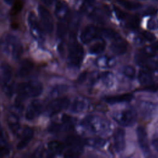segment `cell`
I'll list each match as a JSON object with an SVG mask.
<instances>
[{"mask_svg":"<svg viewBox=\"0 0 158 158\" xmlns=\"http://www.w3.org/2000/svg\"><path fill=\"white\" fill-rule=\"evenodd\" d=\"M151 47L152 48V49H153L156 52V51H158V41L152 44Z\"/></svg>","mask_w":158,"mask_h":158,"instance_id":"cell-53","label":"cell"},{"mask_svg":"<svg viewBox=\"0 0 158 158\" xmlns=\"http://www.w3.org/2000/svg\"><path fill=\"white\" fill-rule=\"evenodd\" d=\"M112 118L119 125L123 127L132 126L136 121V112L133 109H125L114 112Z\"/></svg>","mask_w":158,"mask_h":158,"instance_id":"cell-5","label":"cell"},{"mask_svg":"<svg viewBox=\"0 0 158 158\" xmlns=\"http://www.w3.org/2000/svg\"><path fill=\"white\" fill-rule=\"evenodd\" d=\"M66 143L68 146L71 147H77L81 146L80 143V139L75 136L70 135L67 137L66 138Z\"/></svg>","mask_w":158,"mask_h":158,"instance_id":"cell-36","label":"cell"},{"mask_svg":"<svg viewBox=\"0 0 158 158\" xmlns=\"http://www.w3.org/2000/svg\"><path fill=\"white\" fill-rule=\"evenodd\" d=\"M64 44L63 43H60L58 45V51L60 54V55H61L62 56H63L64 55L65 51H64Z\"/></svg>","mask_w":158,"mask_h":158,"instance_id":"cell-50","label":"cell"},{"mask_svg":"<svg viewBox=\"0 0 158 158\" xmlns=\"http://www.w3.org/2000/svg\"><path fill=\"white\" fill-rule=\"evenodd\" d=\"M140 90L144 91H148V92H156L158 90V85L157 84H152V85L149 84Z\"/></svg>","mask_w":158,"mask_h":158,"instance_id":"cell-45","label":"cell"},{"mask_svg":"<svg viewBox=\"0 0 158 158\" xmlns=\"http://www.w3.org/2000/svg\"><path fill=\"white\" fill-rule=\"evenodd\" d=\"M62 121L63 123L65 125L66 128L71 127L74 123V118L70 115L64 114L62 117Z\"/></svg>","mask_w":158,"mask_h":158,"instance_id":"cell-39","label":"cell"},{"mask_svg":"<svg viewBox=\"0 0 158 158\" xmlns=\"http://www.w3.org/2000/svg\"><path fill=\"white\" fill-rule=\"evenodd\" d=\"M86 107V102L81 99H75L72 104L70 110L73 113H80Z\"/></svg>","mask_w":158,"mask_h":158,"instance_id":"cell-27","label":"cell"},{"mask_svg":"<svg viewBox=\"0 0 158 158\" xmlns=\"http://www.w3.org/2000/svg\"><path fill=\"white\" fill-rule=\"evenodd\" d=\"M147 27L149 30H151L158 29V20L156 18L150 19L147 23Z\"/></svg>","mask_w":158,"mask_h":158,"instance_id":"cell-40","label":"cell"},{"mask_svg":"<svg viewBox=\"0 0 158 158\" xmlns=\"http://www.w3.org/2000/svg\"><path fill=\"white\" fill-rule=\"evenodd\" d=\"M8 148V147H7V140L6 139V136L4 135V131L0 123V148Z\"/></svg>","mask_w":158,"mask_h":158,"instance_id":"cell-41","label":"cell"},{"mask_svg":"<svg viewBox=\"0 0 158 158\" xmlns=\"http://www.w3.org/2000/svg\"><path fill=\"white\" fill-rule=\"evenodd\" d=\"M0 52L18 60L23 53V46L20 39L10 33L4 34L0 38Z\"/></svg>","mask_w":158,"mask_h":158,"instance_id":"cell-1","label":"cell"},{"mask_svg":"<svg viewBox=\"0 0 158 158\" xmlns=\"http://www.w3.org/2000/svg\"><path fill=\"white\" fill-rule=\"evenodd\" d=\"M43 109V104L38 99L32 101L26 109L25 113V118L28 121H31L35 119L40 115Z\"/></svg>","mask_w":158,"mask_h":158,"instance_id":"cell-10","label":"cell"},{"mask_svg":"<svg viewBox=\"0 0 158 158\" xmlns=\"http://www.w3.org/2000/svg\"><path fill=\"white\" fill-rule=\"evenodd\" d=\"M82 152V147L77 146V147H71L69 149L65 151L64 154V157H75L79 156Z\"/></svg>","mask_w":158,"mask_h":158,"instance_id":"cell-30","label":"cell"},{"mask_svg":"<svg viewBox=\"0 0 158 158\" xmlns=\"http://www.w3.org/2000/svg\"><path fill=\"white\" fill-rule=\"evenodd\" d=\"M34 136V131L30 127H26L22 131L20 140L17 144V149L18 150H22L25 149L32 140Z\"/></svg>","mask_w":158,"mask_h":158,"instance_id":"cell-11","label":"cell"},{"mask_svg":"<svg viewBox=\"0 0 158 158\" xmlns=\"http://www.w3.org/2000/svg\"><path fill=\"white\" fill-rule=\"evenodd\" d=\"M114 10L115 14V15L117 17V18L118 20H124L125 19V18L127 17V14L123 12L120 9H119L118 7H116V6H114Z\"/></svg>","mask_w":158,"mask_h":158,"instance_id":"cell-44","label":"cell"},{"mask_svg":"<svg viewBox=\"0 0 158 158\" xmlns=\"http://www.w3.org/2000/svg\"><path fill=\"white\" fill-rule=\"evenodd\" d=\"M151 144L154 147V148L157 151H158V133L155 134L152 136V138L151 140Z\"/></svg>","mask_w":158,"mask_h":158,"instance_id":"cell-47","label":"cell"},{"mask_svg":"<svg viewBox=\"0 0 158 158\" xmlns=\"http://www.w3.org/2000/svg\"><path fill=\"white\" fill-rule=\"evenodd\" d=\"M0 157H1V156H0Z\"/></svg>","mask_w":158,"mask_h":158,"instance_id":"cell-55","label":"cell"},{"mask_svg":"<svg viewBox=\"0 0 158 158\" xmlns=\"http://www.w3.org/2000/svg\"><path fill=\"white\" fill-rule=\"evenodd\" d=\"M116 64L114 57L109 56H101L95 60V64L99 68L108 69L113 67Z\"/></svg>","mask_w":158,"mask_h":158,"instance_id":"cell-19","label":"cell"},{"mask_svg":"<svg viewBox=\"0 0 158 158\" xmlns=\"http://www.w3.org/2000/svg\"><path fill=\"white\" fill-rule=\"evenodd\" d=\"M2 91L5 93V94L8 97H11L14 93L15 91V85L13 81L6 84L5 85L2 86Z\"/></svg>","mask_w":158,"mask_h":158,"instance_id":"cell-35","label":"cell"},{"mask_svg":"<svg viewBox=\"0 0 158 158\" xmlns=\"http://www.w3.org/2000/svg\"><path fill=\"white\" fill-rule=\"evenodd\" d=\"M89 17L96 22H101L104 20V17L103 15V12L101 10V9L97 8L94 9L89 15Z\"/></svg>","mask_w":158,"mask_h":158,"instance_id":"cell-31","label":"cell"},{"mask_svg":"<svg viewBox=\"0 0 158 158\" xmlns=\"http://www.w3.org/2000/svg\"><path fill=\"white\" fill-rule=\"evenodd\" d=\"M142 36H143V38H144L146 41H154L155 39H156V37H155V36L154 35V34L151 33V32L146 31H144L143 32Z\"/></svg>","mask_w":158,"mask_h":158,"instance_id":"cell-46","label":"cell"},{"mask_svg":"<svg viewBox=\"0 0 158 158\" xmlns=\"http://www.w3.org/2000/svg\"><path fill=\"white\" fill-rule=\"evenodd\" d=\"M106 48V43L103 41L97 42L89 48V52L92 54H99L102 52Z\"/></svg>","mask_w":158,"mask_h":158,"instance_id":"cell-28","label":"cell"},{"mask_svg":"<svg viewBox=\"0 0 158 158\" xmlns=\"http://www.w3.org/2000/svg\"><path fill=\"white\" fill-rule=\"evenodd\" d=\"M139 24V19L137 17H131L128 20V22L127 23V27L131 28V29H135L136 28Z\"/></svg>","mask_w":158,"mask_h":158,"instance_id":"cell-38","label":"cell"},{"mask_svg":"<svg viewBox=\"0 0 158 158\" xmlns=\"http://www.w3.org/2000/svg\"><path fill=\"white\" fill-rule=\"evenodd\" d=\"M5 1V2H6L7 4H9V5H11V4H13V3L15 2V0H4Z\"/></svg>","mask_w":158,"mask_h":158,"instance_id":"cell-54","label":"cell"},{"mask_svg":"<svg viewBox=\"0 0 158 158\" xmlns=\"http://www.w3.org/2000/svg\"><path fill=\"white\" fill-rule=\"evenodd\" d=\"M81 124L87 130L99 135H107L112 128V125L107 118L95 115L86 116Z\"/></svg>","mask_w":158,"mask_h":158,"instance_id":"cell-2","label":"cell"},{"mask_svg":"<svg viewBox=\"0 0 158 158\" xmlns=\"http://www.w3.org/2000/svg\"><path fill=\"white\" fill-rule=\"evenodd\" d=\"M69 104L67 97H62L52 100L46 107V112L49 116L54 115L66 109Z\"/></svg>","mask_w":158,"mask_h":158,"instance_id":"cell-7","label":"cell"},{"mask_svg":"<svg viewBox=\"0 0 158 158\" xmlns=\"http://www.w3.org/2000/svg\"><path fill=\"white\" fill-rule=\"evenodd\" d=\"M7 122L9 128L12 133L15 135L18 134L20 129L19 116L10 112L7 118Z\"/></svg>","mask_w":158,"mask_h":158,"instance_id":"cell-18","label":"cell"},{"mask_svg":"<svg viewBox=\"0 0 158 158\" xmlns=\"http://www.w3.org/2000/svg\"><path fill=\"white\" fill-rule=\"evenodd\" d=\"M33 156L35 157H46L44 154V151L42 149V148H38L33 154Z\"/></svg>","mask_w":158,"mask_h":158,"instance_id":"cell-48","label":"cell"},{"mask_svg":"<svg viewBox=\"0 0 158 158\" xmlns=\"http://www.w3.org/2000/svg\"><path fill=\"white\" fill-rule=\"evenodd\" d=\"M62 129V125L57 123H52L48 128L49 132L51 133H56L59 132Z\"/></svg>","mask_w":158,"mask_h":158,"instance_id":"cell-43","label":"cell"},{"mask_svg":"<svg viewBox=\"0 0 158 158\" xmlns=\"http://www.w3.org/2000/svg\"><path fill=\"white\" fill-rule=\"evenodd\" d=\"M67 86L65 85H57L51 89L49 94L52 97H56L64 93L67 90Z\"/></svg>","mask_w":158,"mask_h":158,"instance_id":"cell-33","label":"cell"},{"mask_svg":"<svg viewBox=\"0 0 158 158\" xmlns=\"http://www.w3.org/2000/svg\"><path fill=\"white\" fill-rule=\"evenodd\" d=\"M138 78L139 83L143 85H149L152 81L151 75L144 70H140L139 72Z\"/></svg>","mask_w":158,"mask_h":158,"instance_id":"cell-29","label":"cell"},{"mask_svg":"<svg viewBox=\"0 0 158 158\" xmlns=\"http://www.w3.org/2000/svg\"><path fill=\"white\" fill-rule=\"evenodd\" d=\"M86 77H87V72H82V73L79 75V77H78V79H77L78 83H83V81H85V80L86 79Z\"/></svg>","mask_w":158,"mask_h":158,"instance_id":"cell-49","label":"cell"},{"mask_svg":"<svg viewBox=\"0 0 158 158\" xmlns=\"http://www.w3.org/2000/svg\"><path fill=\"white\" fill-rule=\"evenodd\" d=\"M38 11L40 20L45 31L48 33H52L54 30V21L49 10L41 5H39Z\"/></svg>","mask_w":158,"mask_h":158,"instance_id":"cell-8","label":"cell"},{"mask_svg":"<svg viewBox=\"0 0 158 158\" xmlns=\"http://www.w3.org/2000/svg\"><path fill=\"white\" fill-rule=\"evenodd\" d=\"M54 13L58 19L65 21L68 17L69 13V7L67 3L62 1H58L56 4Z\"/></svg>","mask_w":158,"mask_h":158,"instance_id":"cell-17","label":"cell"},{"mask_svg":"<svg viewBox=\"0 0 158 158\" xmlns=\"http://www.w3.org/2000/svg\"><path fill=\"white\" fill-rule=\"evenodd\" d=\"M43 90L42 84L36 80H30L20 83L17 88V99L23 101L24 99L35 98L40 96Z\"/></svg>","mask_w":158,"mask_h":158,"instance_id":"cell-3","label":"cell"},{"mask_svg":"<svg viewBox=\"0 0 158 158\" xmlns=\"http://www.w3.org/2000/svg\"><path fill=\"white\" fill-rule=\"evenodd\" d=\"M111 50L117 55H122L125 54L128 49L127 44L125 42L122 41V40H118L114 41V42L111 44Z\"/></svg>","mask_w":158,"mask_h":158,"instance_id":"cell-21","label":"cell"},{"mask_svg":"<svg viewBox=\"0 0 158 158\" xmlns=\"http://www.w3.org/2000/svg\"><path fill=\"white\" fill-rule=\"evenodd\" d=\"M23 6V1L22 0H15L13 3V6L10 10L11 15H15L19 14L22 9Z\"/></svg>","mask_w":158,"mask_h":158,"instance_id":"cell-32","label":"cell"},{"mask_svg":"<svg viewBox=\"0 0 158 158\" xmlns=\"http://www.w3.org/2000/svg\"><path fill=\"white\" fill-rule=\"evenodd\" d=\"M100 77L103 84L107 87H111L114 85V77L112 72L109 71L104 72L101 73Z\"/></svg>","mask_w":158,"mask_h":158,"instance_id":"cell-26","label":"cell"},{"mask_svg":"<svg viewBox=\"0 0 158 158\" xmlns=\"http://www.w3.org/2000/svg\"><path fill=\"white\" fill-rule=\"evenodd\" d=\"M123 74L130 79H133L136 75V70L135 68L131 65H127L123 68Z\"/></svg>","mask_w":158,"mask_h":158,"instance_id":"cell-37","label":"cell"},{"mask_svg":"<svg viewBox=\"0 0 158 158\" xmlns=\"http://www.w3.org/2000/svg\"><path fill=\"white\" fill-rule=\"evenodd\" d=\"M100 33L101 36H105L106 38L112 40L114 41H117L121 39V37L120 36V35L112 29L107 28H100Z\"/></svg>","mask_w":158,"mask_h":158,"instance_id":"cell-24","label":"cell"},{"mask_svg":"<svg viewBox=\"0 0 158 158\" xmlns=\"http://www.w3.org/2000/svg\"><path fill=\"white\" fill-rule=\"evenodd\" d=\"M138 108L143 117H149L154 113L157 107L155 103L148 101H141L138 104Z\"/></svg>","mask_w":158,"mask_h":158,"instance_id":"cell-16","label":"cell"},{"mask_svg":"<svg viewBox=\"0 0 158 158\" xmlns=\"http://www.w3.org/2000/svg\"><path fill=\"white\" fill-rule=\"evenodd\" d=\"M48 148L49 154H60L64 149V145L58 141H51L48 144Z\"/></svg>","mask_w":158,"mask_h":158,"instance_id":"cell-22","label":"cell"},{"mask_svg":"<svg viewBox=\"0 0 158 158\" xmlns=\"http://www.w3.org/2000/svg\"><path fill=\"white\" fill-rule=\"evenodd\" d=\"M106 142V141L104 139L101 138H89L85 139L84 141L85 144L94 148L103 147L105 145Z\"/></svg>","mask_w":158,"mask_h":158,"instance_id":"cell-23","label":"cell"},{"mask_svg":"<svg viewBox=\"0 0 158 158\" xmlns=\"http://www.w3.org/2000/svg\"><path fill=\"white\" fill-rule=\"evenodd\" d=\"M84 50L83 47L75 40V36H70L69 44L68 62L72 67H79L83 59Z\"/></svg>","mask_w":158,"mask_h":158,"instance_id":"cell-4","label":"cell"},{"mask_svg":"<svg viewBox=\"0 0 158 158\" xmlns=\"http://www.w3.org/2000/svg\"><path fill=\"white\" fill-rule=\"evenodd\" d=\"M95 0H82L80 10L82 12H86L92 6Z\"/></svg>","mask_w":158,"mask_h":158,"instance_id":"cell-42","label":"cell"},{"mask_svg":"<svg viewBox=\"0 0 158 158\" xmlns=\"http://www.w3.org/2000/svg\"><path fill=\"white\" fill-rule=\"evenodd\" d=\"M133 95L130 93L123 94L118 96H108L105 98V101L109 104H115L118 102H128L130 101L133 98Z\"/></svg>","mask_w":158,"mask_h":158,"instance_id":"cell-20","label":"cell"},{"mask_svg":"<svg viewBox=\"0 0 158 158\" xmlns=\"http://www.w3.org/2000/svg\"><path fill=\"white\" fill-rule=\"evenodd\" d=\"M117 2L125 9L130 10H137L142 7V5L140 3L134 2L127 0H117Z\"/></svg>","mask_w":158,"mask_h":158,"instance_id":"cell-25","label":"cell"},{"mask_svg":"<svg viewBox=\"0 0 158 158\" xmlns=\"http://www.w3.org/2000/svg\"><path fill=\"white\" fill-rule=\"evenodd\" d=\"M125 132L122 128H118L114 135V145L117 152H122L125 148Z\"/></svg>","mask_w":158,"mask_h":158,"instance_id":"cell-12","label":"cell"},{"mask_svg":"<svg viewBox=\"0 0 158 158\" xmlns=\"http://www.w3.org/2000/svg\"><path fill=\"white\" fill-rule=\"evenodd\" d=\"M156 13V9L152 7H150L147 9L146 11H145V14L146 15H152Z\"/></svg>","mask_w":158,"mask_h":158,"instance_id":"cell-51","label":"cell"},{"mask_svg":"<svg viewBox=\"0 0 158 158\" xmlns=\"http://www.w3.org/2000/svg\"><path fill=\"white\" fill-rule=\"evenodd\" d=\"M101 36L100 28L94 25L86 26L81 31L80 35L81 41L84 44H88L94 40Z\"/></svg>","mask_w":158,"mask_h":158,"instance_id":"cell-9","label":"cell"},{"mask_svg":"<svg viewBox=\"0 0 158 158\" xmlns=\"http://www.w3.org/2000/svg\"><path fill=\"white\" fill-rule=\"evenodd\" d=\"M44 4L49 6L51 5L56 0H41Z\"/></svg>","mask_w":158,"mask_h":158,"instance_id":"cell-52","label":"cell"},{"mask_svg":"<svg viewBox=\"0 0 158 158\" xmlns=\"http://www.w3.org/2000/svg\"><path fill=\"white\" fill-rule=\"evenodd\" d=\"M12 77V71L10 65L5 62L0 65V83L1 86L10 83Z\"/></svg>","mask_w":158,"mask_h":158,"instance_id":"cell-14","label":"cell"},{"mask_svg":"<svg viewBox=\"0 0 158 158\" xmlns=\"http://www.w3.org/2000/svg\"><path fill=\"white\" fill-rule=\"evenodd\" d=\"M34 69V64L30 59H24L21 61L17 71V76L23 78L28 75Z\"/></svg>","mask_w":158,"mask_h":158,"instance_id":"cell-15","label":"cell"},{"mask_svg":"<svg viewBox=\"0 0 158 158\" xmlns=\"http://www.w3.org/2000/svg\"><path fill=\"white\" fill-rule=\"evenodd\" d=\"M67 25L64 22H59L57 26V35L59 38H63L67 32Z\"/></svg>","mask_w":158,"mask_h":158,"instance_id":"cell-34","label":"cell"},{"mask_svg":"<svg viewBox=\"0 0 158 158\" xmlns=\"http://www.w3.org/2000/svg\"><path fill=\"white\" fill-rule=\"evenodd\" d=\"M29 30L32 37L38 42L43 43L44 41L43 30L39 25L38 19L33 12H29L27 18Z\"/></svg>","mask_w":158,"mask_h":158,"instance_id":"cell-6","label":"cell"},{"mask_svg":"<svg viewBox=\"0 0 158 158\" xmlns=\"http://www.w3.org/2000/svg\"><path fill=\"white\" fill-rule=\"evenodd\" d=\"M136 135L138 137V141L141 150L144 153H148L149 152V142L148 139V135L144 128L141 126L138 127L136 129Z\"/></svg>","mask_w":158,"mask_h":158,"instance_id":"cell-13","label":"cell"}]
</instances>
